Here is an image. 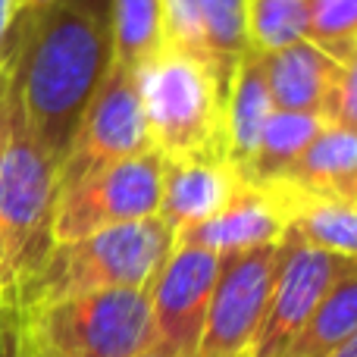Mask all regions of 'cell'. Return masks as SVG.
I'll return each instance as SVG.
<instances>
[{
    "label": "cell",
    "instance_id": "obj_21",
    "mask_svg": "<svg viewBox=\"0 0 357 357\" xmlns=\"http://www.w3.org/2000/svg\"><path fill=\"white\" fill-rule=\"evenodd\" d=\"M310 35V0H248V44L273 54Z\"/></svg>",
    "mask_w": 357,
    "mask_h": 357
},
{
    "label": "cell",
    "instance_id": "obj_7",
    "mask_svg": "<svg viewBox=\"0 0 357 357\" xmlns=\"http://www.w3.org/2000/svg\"><path fill=\"white\" fill-rule=\"evenodd\" d=\"M279 273V245L220 254L195 357H248Z\"/></svg>",
    "mask_w": 357,
    "mask_h": 357
},
{
    "label": "cell",
    "instance_id": "obj_13",
    "mask_svg": "<svg viewBox=\"0 0 357 357\" xmlns=\"http://www.w3.org/2000/svg\"><path fill=\"white\" fill-rule=\"evenodd\" d=\"M241 185V173L226 160H163L157 216L173 232H182L220 213Z\"/></svg>",
    "mask_w": 357,
    "mask_h": 357
},
{
    "label": "cell",
    "instance_id": "obj_16",
    "mask_svg": "<svg viewBox=\"0 0 357 357\" xmlns=\"http://www.w3.org/2000/svg\"><path fill=\"white\" fill-rule=\"evenodd\" d=\"M264 188L273 191V197L282 204L289 216L285 232L320 251L357 260V201H310V197H295L273 185H264Z\"/></svg>",
    "mask_w": 357,
    "mask_h": 357
},
{
    "label": "cell",
    "instance_id": "obj_19",
    "mask_svg": "<svg viewBox=\"0 0 357 357\" xmlns=\"http://www.w3.org/2000/svg\"><path fill=\"white\" fill-rule=\"evenodd\" d=\"M357 329V273L326 291L282 357H329Z\"/></svg>",
    "mask_w": 357,
    "mask_h": 357
},
{
    "label": "cell",
    "instance_id": "obj_23",
    "mask_svg": "<svg viewBox=\"0 0 357 357\" xmlns=\"http://www.w3.org/2000/svg\"><path fill=\"white\" fill-rule=\"evenodd\" d=\"M163 44L207 63L201 35V0H163Z\"/></svg>",
    "mask_w": 357,
    "mask_h": 357
},
{
    "label": "cell",
    "instance_id": "obj_14",
    "mask_svg": "<svg viewBox=\"0 0 357 357\" xmlns=\"http://www.w3.org/2000/svg\"><path fill=\"white\" fill-rule=\"evenodd\" d=\"M273 188L310 201H357V132L326 126Z\"/></svg>",
    "mask_w": 357,
    "mask_h": 357
},
{
    "label": "cell",
    "instance_id": "obj_22",
    "mask_svg": "<svg viewBox=\"0 0 357 357\" xmlns=\"http://www.w3.org/2000/svg\"><path fill=\"white\" fill-rule=\"evenodd\" d=\"M307 38L333 56L357 44V0H310Z\"/></svg>",
    "mask_w": 357,
    "mask_h": 357
},
{
    "label": "cell",
    "instance_id": "obj_8",
    "mask_svg": "<svg viewBox=\"0 0 357 357\" xmlns=\"http://www.w3.org/2000/svg\"><path fill=\"white\" fill-rule=\"evenodd\" d=\"M148 151H154V144H151L144 110L138 100L135 75H132V69L113 63V69L107 73L104 85L98 88L73 142H69L66 157L60 160L56 191L100 167H110L126 157L148 154Z\"/></svg>",
    "mask_w": 357,
    "mask_h": 357
},
{
    "label": "cell",
    "instance_id": "obj_2",
    "mask_svg": "<svg viewBox=\"0 0 357 357\" xmlns=\"http://www.w3.org/2000/svg\"><path fill=\"white\" fill-rule=\"evenodd\" d=\"M173 229L160 216L100 229L47 248L31 273L13 289V307H31L104 289H151L173 251Z\"/></svg>",
    "mask_w": 357,
    "mask_h": 357
},
{
    "label": "cell",
    "instance_id": "obj_1",
    "mask_svg": "<svg viewBox=\"0 0 357 357\" xmlns=\"http://www.w3.org/2000/svg\"><path fill=\"white\" fill-rule=\"evenodd\" d=\"M6 66L25 126L60 169L88 104L113 69L110 0H56L38 16L16 19Z\"/></svg>",
    "mask_w": 357,
    "mask_h": 357
},
{
    "label": "cell",
    "instance_id": "obj_20",
    "mask_svg": "<svg viewBox=\"0 0 357 357\" xmlns=\"http://www.w3.org/2000/svg\"><path fill=\"white\" fill-rule=\"evenodd\" d=\"M113 63L138 69L163 47V0H110Z\"/></svg>",
    "mask_w": 357,
    "mask_h": 357
},
{
    "label": "cell",
    "instance_id": "obj_26",
    "mask_svg": "<svg viewBox=\"0 0 357 357\" xmlns=\"http://www.w3.org/2000/svg\"><path fill=\"white\" fill-rule=\"evenodd\" d=\"M16 19H19V0H0V66H3L6 50H10V35Z\"/></svg>",
    "mask_w": 357,
    "mask_h": 357
},
{
    "label": "cell",
    "instance_id": "obj_12",
    "mask_svg": "<svg viewBox=\"0 0 357 357\" xmlns=\"http://www.w3.org/2000/svg\"><path fill=\"white\" fill-rule=\"evenodd\" d=\"M260 60L276 110L317 113L326 119L329 100L342 79V60H335L310 38L273 54H260Z\"/></svg>",
    "mask_w": 357,
    "mask_h": 357
},
{
    "label": "cell",
    "instance_id": "obj_29",
    "mask_svg": "<svg viewBox=\"0 0 357 357\" xmlns=\"http://www.w3.org/2000/svg\"><path fill=\"white\" fill-rule=\"evenodd\" d=\"M142 357H185V354H176V351H167V348H160V345H154V348H148Z\"/></svg>",
    "mask_w": 357,
    "mask_h": 357
},
{
    "label": "cell",
    "instance_id": "obj_6",
    "mask_svg": "<svg viewBox=\"0 0 357 357\" xmlns=\"http://www.w3.org/2000/svg\"><path fill=\"white\" fill-rule=\"evenodd\" d=\"M160 185L163 157L157 151L94 169L79 182L63 185L56 191L50 238L54 245L75 241L100 229L157 216L160 213Z\"/></svg>",
    "mask_w": 357,
    "mask_h": 357
},
{
    "label": "cell",
    "instance_id": "obj_24",
    "mask_svg": "<svg viewBox=\"0 0 357 357\" xmlns=\"http://www.w3.org/2000/svg\"><path fill=\"white\" fill-rule=\"evenodd\" d=\"M335 60H342V79L329 100L326 126H342V129L357 132V44L345 47Z\"/></svg>",
    "mask_w": 357,
    "mask_h": 357
},
{
    "label": "cell",
    "instance_id": "obj_17",
    "mask_svg": "<svg viewBox=\"0 0 357 357\" xmlns=\"http://www.w3.org/2000/svg\"><path fill=\"white\" fill-rule=\"evenodd\" d=\"M326 129V119L317 113H291V110H273L264 123L248 167L241 169V178L251 185H266L279 178L298 157L307 151L320 132Z\"/></svg>",
    "mask_w": 357,
    "mask_h": 357
},
{
    "label": "cell",
    "instance_id": "obj_28",
    "mask_svg": "<svg viewBox=\"0 0 357 357\" xmlns=\"http://www.w3.org/2000/svg\"><path fill=\"white\" fill-rule=\"evenodd\" d=\"M329 357H357V329H354V333L348 335V339L342 342V345L335 348V351L329 354Z\"/></svg>",
    "mask_w": 357,
    "mask_h": 357
},
{
    "label": "cell",
    "instance_id": "obj_25",
    "mask_svg": "<svg viewBox=\"0 0 357 357\" xmlns=\"http://www.w3.org/2000/svg\"><path fill=\"white\" fill-rule=\"evenodd\" d=\"M0 357H16V307L0 291Z\"/></svg>",
    "mask_w": 357,
    "mask_h": 357
},
{
    "label": "cell",
    "instance_id": "obj_5",
    "mask_svg": "<svg viewBox=\"0 0 357 357\" xmlns=\"http://www.w3.org/2000/svg\"><path fill=\"white\" fill-rule=\"evenodd\" d=\"M148 135L163 160H226V98L207 63L163 44L132 69Z\"/></svg>",
    "mask_w": 357,
    "mask_h": 357
},
{
    "label": "cell",
    "instance_id": "obj_9",
    "mask_svg": "<svg viewBox=\"0 0 357 357\" xmlns=\"http://www.w3.org/2000/svg\"><path fill=\"white\" fill-rule=\"evenodd\" d=\"M351 273H357V260L320 251L285 232L279 241L276 285L248 357H282L310 320L317 304L326 298V291Z\"/></svg>",
    "mask_w": 357,
    "mask_h": 357
},
{
    "label": "cell",
    "instance_id": "obj_11",
    "mask_svg": "<svg viewBox=\"0 0 357 357\" xmlns=\"http://www.w3.org/2000/svg\"><path fill=\"white\" fill-rule=\"evenodd\" d=\"M285 229H289V216H285L282 204L273 197V191L264 185L245 182L220 213L176 232L173 248L191 245L207 248L213 254H235L260 245H279Z\"/></svg>",
    "mask_w": 357,
    "mask_h": 357
},
{
    "label": "cell",
    "instance_id": "obj_18",
    "mask_svg": "<svg viewBox=\"0 0 357 357\" xmlns=\"http://www.w3.org/2000/svg\"><path fill=\"white\" fill-rule=\"evenodd\" d=\"M201 35L207 66L220 85L222 98H226L241 56L251 50V44H248V0H201Z\"/></svg>",
    "mask_w": 357,
    "mask_h": 357
},
{
    "label": "cell",
    "instance_id": "obj_15",
    "mask_svg": "<svg viewBox=\"0 0 357 357\" xmlns=\"http://www.w3.org/2000/svg\"><path fill=\"white\" fill-rule=\"evenodd\" d=\"M273 110H276V104H273L270 85H266L264 60L257 50H248L226 94V157L238 173L251 160L260 129Z\"/></svg>",
    "mask_w": 357,
    "mask_h": 357
},
{
    "label": "cell",
    "instance_id": "obj_4",
    "mask_svg": "<svg viewBox=\"0 0 357 357\" xmlns=\"http://www.w3.org/2000/svg\"><path fill=\"white\" fill-rule=\"evenodd\" d=\"M154 345L151 289H104L16 307V357H142Z\"/></svg>",
    "mask_w": 357,
    "mask_h": 357
},
{
    "label": "cell",
    "instance_id": "obj_27",
    "mask_svg": "<svg viewBox=\"0 0 357 357\" xmlns=\"http://www.w3.org/2000/svg\"><path fill=\"white\" fill-rule=\"evenodd\" d=\"M50 3H56V0H19V19L38 16V13H44Z\"/></svg>",
    "mask_w": 357,
    "mask_h": 357
},
{
    "label": "cell",
    "instance_id": "obj_3",
    "mask_svg": "<svg viewBox=\"0 0 357 357\" xmlns=\"http://www.w3.org/2000/svg\"><path fill=\"white\" fill-rule=\"evenodd\" d=\"M56 160L35 142L19 110L10 66H0V291L13 295L54 245Z\"/></svg>",
    "mask_w": 357,
    "mask_h": 357
},
{
    "label": "cell",
    "instance_id": "obj_10",
    "mask_svg": "<svg viewBox=\"0 0 357 357\" xmlns=\"http://www.w3.org/2000/svg\"><path fill=\"white\" fill-rule=\"evenodd\" d=\"M220 273V254L207 248L176 245L151 282V317L157 345L195 357L204 333L210 291Z\"/></svg>",
    "mask_w": 357,
    "mask_h": 357
}]
</instances>
